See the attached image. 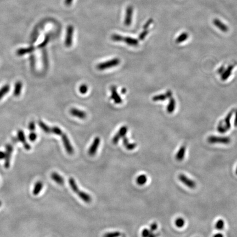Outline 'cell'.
<instances>
[{
    "label": "cell",
    "mask_w": 237,
    "mask_h": 237,
    "mask_svg": "<svg viewBox=\"0 0 237 237\" xmlns=\"http://www.w3.org/2000/svg\"><path fill=\"white\" fill-rule=\"evenodd\" d=\"M79 91H80V92L81 94H86L88 91V87L86 85H85V84L82 85L80 86L79 88Z\"/></svg>",
    "instance_id": "d590c367"
},
{
    "label": "cell",
    "mask_w": 237,
    "mask_h": 237,
    "mask_svg": "<svg viewBox=\"0 0 237 237\" xmlns=\"http://www.w3.org/2000/svg\"><path fill=\"white\" fill-rule=\"evenodd\" d=\"M37 138V135L35 133H31L29 136V139L30 141L34 142Z\"/></svg>",
    "instance_id": "ab89813d"
},
{
    "label": "cell",
    "mask_w": 237,
    "mask_h": 237,
    "mask_svg": "<svg viewBox=\"0 0 237 237\" xmlns=\"http://www.w3.org/2000/svg\"><path fill=\"white\" fill-rule=\"evenodd\" d=\"M6 158L5 162V167L6 169H8L10 166V162L11 159L12 153L13 151V148L11 144H7L6 146Z\"/></svg>",
    "instance_id": "ba28073f"
},
{
    "label": "cell",
    "mask_w": 237,
    "mask_h": 237,
    "mask_svg": "<svg viewBox=\"0 0 237 237\" xmlns=\"http://www.w3.org/2000/svg\"><path fill=\"white\" fill-rule=\"evenodd\" d=\"M158 228V225L156 222L152 223L150 226V230L152 232H154Z\"/></svg>",
    "instance_id": "60d3db41"
},
{
    "label": "cell",
    "mask_w": 237,
    "mask_h": 237,
    "mask_svg": "<svg viewBox=\"0 0 237 237\" xmlns=\"http://www.w3.org/2000/svg\"><path fill=\"white\" fill-rule=\"evenodd\" d=\"M149 33V31L147 30H144L143 31H142L141 33L139 34V40L142 41L144 39H145L147 36V35H148V33Z\"/></svg>",
    "instance_id": "8d00e7d4"
},
{
    "label": "cell",
    "mask_w": 237,
    "mask_h": 237,
    "mask_svg": "<svg viewBox=\"0 0 237 237\" xmlns=\"http://www.w3.org/2000/svg\"><path fill=\"white\" fill-rule=\"evenodd\" d=\"M73 0H65L64 3L67 6H70L72 5Z\"/></svg>",
    "instance_id": "bcb514c9"
},
{
    "label": "cell",
    "mask_w": 237,
    "mask_h": 237,
    "mask_svg": "<svg viewBox=\"0 0 237 237\" xmlns=\"http://www.w3.org/2000/svg\"><path fill=\"white\" fill-rule=\"evenodd\" d=\"M120 63V60L118 58H114L111 59L110 61H107L105 62H103L100 63L97 65V69L100 70H103L111 68L113 67L118 66Z\"/></svg>",
    "instance_id": "7a4b0ae2"
},
{
    "label": "cell",
    "mask_w": 237,
    "mask_h": 237,
    "mask_svg": "<svg viewBox=\"0 0 237 237\" xmlns=\"http://www.w3.org/2000/svg\"><path fill=\"white\" fill-rule=\"evenodd\" d=\"M29 129L31 131H33L35 130V124L34 123V122H30L29 125Z\"/></svg>",
    "instance_id": "7bdbcfd3"
},
{
    "label": "cell",
    "mask_w": 237,
    "mask_h": 237,
    "mask_svg": "<svg viewBox=\"0 0 237 237\" xmlns=\"http://www.w3.org/2000/svg\"><path fill=\"white\" fill-rule=\"evenodd\" d=\"M122 237H125V234H123V235H122Z\"/></svg>",
    "instance_id": "11a10c76"
},
{
    "label": "cell",
    "mask_w": 237,
    "mask_h": 237,
    "mask_svg": "<svg viewBox=\"0 0 237 237\" xmlns=\"http://www.w3.org/2000/svg\"><path fill=\"white\" fill-rule=\"evenodd\" d=\"M225 227V222L222 219H220L217 221L215 225V228L219 231H221Z\"/></svg>",
    "instance_id": "f546056e"
},
{
    "label": "cell",
    "mask_w": 237,
    "mask_h": 237,
    "mask_svg": "<svg viewBox=\"0 0 237 237\" xmlns=\"http://www.w3.org/2000/svg\"><path fill=\"white\" fill-rule=\"evenodd\" d=\"M213 237H223V235L222 234H221V233H217V234H215Z\"/></svg>",
    "instance_id": "f907efd6"
},
{
    "label": "cell",
    "mask_w": 237,
    "mask_h": 237,
    "mask_svg": "<svg viewBox=\"0 0 237 237\" xmlns=\"http://www.w3.org/2000/svg\"><path fill=\"white\" fill-rule=\"evenodd\" d=\"M217 131H219V133H225L227 131V130H226L225 126H223L221 122L219 123V124L217 126Z\"/></svg>",
    "instance_id": "e575fe53"
},
{
    "label": "cell",
    "mask_w": 237,
    "mask_h": 237,
    "mask_svg": "<svg viewBox=\"0 0 237 237\" xmlns=\"http://www.w3.org/2000/svg\"><path fill=\"white\" fill-rule=\"evenodd\" d=\"M6 158V152L0 151V160L5 159Z\"/></svg>",
    "instance_id": "ee69618b"
},
{
    "label": "cell",
    "mask_w": 237,
    "mask_h": 237,
    "mask_svg": "<svg viewBox=\"0 0 237 237\" xmlns=\"http://www.w3.org/2000/svg\"><path fill=\"white\" fill-rule=\"evenodd\" d=\"M33 50H34L33 47H30L28 48H20L17 51V55H24L25 54H28V53L32 52Z\"/></svg>",
    "instance_id": "603a6c76"
},
{
    "label": "cell",
    "mask_w": 237,
    "mask_h": 237,
    "mask_svg": "<svg viewBox=\"0 0 237 237\" xmlns=\"http://www.w3.org/2000/svg\"><path fill=\"white\" fill-rule=\"evenodd\" d=\"M213 24L223 33H227L229 29L228 27L218 19H214L213 20Z\"/></svg>",
    "instance_id": "4fadbf2b"
},
{
    "label": "cell",
    "mask_w": 237,
    "mask_h": 237,
    "mask_svg": "<svg viewBox=\"0 0 237 237\" xmlns=\"http://www.w3.org/2000/svg\"><path fill=\"white\" fill-rule=\"evenodd\" d=\"M23 83L20 81H17L15 85V88L14 91V95L15 96H19L21 94V91L22 89Z\"/></svg>",
    "instance_id": "d4e9b609"
},
{
    "label": "cell",
    "mask_w": 237,
    "mask_h": 237,
    "mask_svg": "<svg viewBox=\"0 0 237 237\" xmlns=\"http://www.w3.org/2000/svg\"><path fill=\"white\" fill-rule=\"evenodd\" d=\"M122 234L120 232L115 231L108 232L104 234L103 237H119L121 236Z\"/></svg>",
    "instance_id": "1f68e13d"
},
{
    "label": "cell",
    "mask_w": 237,
    "mask_h": 237,
    "mask_svg": "<svg viewBox=\"0 0 237 237\" xmlns=\"http://www.w3.org/2000/svg\"><path fill=\"white\" fill-rule=\"evenodd\" d=\"M160 236V233H155L153 232H152L149 237H158Z\"/></svg>",
    "instance_id": "f6af8a7d"
},
{
    "label": "cell",
    "mask_w": 237,
    "mask_h": 237,
    "mask_svg": "<svg viewBox=\"0 0 237 237\" xmlns=\"http://www.w3.org/2000/svg\"><path fill=\"white\" fill-rule=\"evenodd\" d=\"M51 177L55 182L59 185H63L64 184V180L63 177L57 172H52L51 175Z\"/></svg>",
    "instance_id": "9a60e30c"
},
{
    "label": "cell",
    "mask_w": 237,
    "mask_h": 237,
    "mask_svg": "<svg viewBox=\"0 0 237 237\" xmlns=\"http://www.w3.org/2000/svg\"><path fill=\"white\" fill-rule=\"evenodd\" d=\"M69 183L70 187L72 188V190L77 194L80 197V198L82 199L83 201H84L86 203H89L91 202V197L87 193L81 191L79 189L76 182L74 180V178H73L72 177H70L69 179Z\"/></svg>",
    "instance_id": "6da1fadb"
},
{
    "label": "cell",
    "mask_w": 237,
    "mask_h": 237,
    "mask_svg": "<svg viewBox=\"0 0 237 237\" xmlns=\"http://www.w3.org/2000/svg\"><path fill=\"white\" fill-rule=\"evenodd\" d=\"M122 39H123V36H122L120 35H118V34H113L111 36V39L113 41H116V42L122 41Z\"/></svg>",
    "instance_id": "836d02e7"
},
{
    "label": "cell",
    "mask_w": 237,
    "mask_h": 237,
    "mask_svg": "<svg viewBox=\"0 0 237 237\" xmlns=\"http://www.w3.org/2000/svg\"><path fill=\"white\" fill-rule=\"evenodd\" d=\"M18 140L23 143V145L25 148V149L27 150H29L31 149V147L29 144L27 142L25 136L24 135V133L22 130H19L18 132Z\"/></svg>",
    "instance_id": "7c38bea8"
},
{
    "label": "cell",
    "mask_w": 237,
    "mask_h": 237,
    "mask_svg": "<svg viewBox=\"0 0 237 237\" xmlns=\"http://www.w3.org/2000/svg\"><path fill=\"white\" fill-rule=\"evenodd\" d=\"M176 101H175V99L173 98L172 97L170 98L169 103V104L167 107V108H166L167 111L169 113H172L175 111V108H176Z\"/></svg>",
    "instance_id": "7402d4cb"
},
{
    "label": "cell",
    "mask_w": 237,
    "mask_h": 237,
    "mask_svg": "<svg viewBox=\"0 0 237 237\" xmlns=\"http://www.w3.org/2000/svg\"><path fill=\"white\" fill-rule=\"evenodd\" d=\"M51 133H53L57 135H61L62 133H63L61 128H59V127H57V126H55V127H52L51 128Z\"/></svg>",
    "instance_id": "d6a6232c"
},
{
    "label": "cell",
    "mask_w": 237,
    "mask_h": 237,
    "mask_svg": "<svg viewBox=\"0 0 237 237\" xmlns=\"http://www.w3.org/2000/svg\"><path fill=\"white\" fill-rule=\"evenodd\" d=\"M122 41L132 46H136L138 44V40L131 37H123Z\"/></svg>",
    "instance_id": "ffe728a7"
},
{
    "label": "cell",
    "mask_w": 237,
    "mask_h": 237,
    "mask_svg": "<svg viewBox=\"0 0 237 237\" xmlns=\"http://www.w3.org/2000/svg\"><path fill=\"white\" fill-rule=\"evenodd\" d=\"M153 22V19L152 18H150L149 19H148L143 25L144 30H147V29L149 28V26L152 24Z\"/></svg>",
    "instance_id": "f35d334b"
},
{
    "label": "cell",
    "mask_w": 237,
    "mask_h": 237,
    "mask_svg": "<svg viewBox=\"0 0 237 237\" xmlns=\"http://www.w3.org/2000/svg\"><path fill=\"white\" fill-rule=\"evenodd\" d=\"M61 136L63 143L66 152L69 155L73 154L74 149H73V147H72V144L70 143L67 135L65 133H62Z\"/></svg>",
    "instance_id": "5b68a950"
},
{
    "label": "cell",
    "mask_w": 237,
    "mask_h": 237,
    "mask_svg": "<svg viewBox=\"0 0 237 237\" xmlns=\"http://www.w3.org/2000/svg\"><path fill=\"white\" fill-rule=\"evenodd\" d=\"M233 68V66H229L227 68V69L225 70V71L223 72L221 75V80L222 81H226L228 79V78L231 76Z\"/></svg>",
    "instance_id": "ac0fdd59"
},
{
    "label": "cell",
    "mask_w": 237,
    "mask_h": 237,
    "mask_svg": "<svg viewBox=\"0 0 237 237\" xmlns=\"http://www.w3.org/2000/svg\"><path fill=\"white\" fill-rule=\"evenodd\" d=\"M39 125L44 133H51V128L49 126H48L47 125H46L44 122L42 121H39Z\"/></svg>",
    "instance_id": "83f0119b"
},
{
    "label": "cell",
    "mask_w": 237,
    "mask_h": 237,
    "mask_svg": "<svg viewBox=\"0 0 237 237\" xmlns=\"http://www.w3.org/2000/svg\"><path fill=\"white\" fill-rule=\"evenodd\" d=\"M48 41H49V36H47L46 37L45 40L44 41V42H42L41 44L39 46V47H44V46H45L47 44V42H48Z\"/></svg>",
    "instance_id": "b9f144b4"
},
{
    "label": "cell",
    "mask_w": 237,
    "mask_h": 237,
    "mask_svg": "<svg viewBox=\"0 0 237 237\" xmlns=\"http://www.w3.org/2000/svg\"><path fill=\"white\" fill-rule=\"evenodd\" d=\"M167 98V97L166 94H160L159 95L155 96L154 97H153L152 99L154 102H158V101H164Z\"/></svg>",
    "instance_id": "f1b7e54d"
},
{
    "label": "cell",
    "mask_w": 237,
    "mask_h": 237,
    "mask_svg": "<svg viewBox=\"0 0 237 237\" xmlns=\"http://www.w3.org/2000/svg\"><path fill=\"white\" fill-rule=\"evenodd\" d=\"M224 71H225V68H224L223 66H222V67H221L219 69L218 72H219V73H220V74H222Z\"/></svg>",
    "instance_id": "c3c4849f"
},
{
    "label": "cell",
    "mask_w": 237,
    "mask_h": 237,
    "mask_svg": "<svg viewBox=\"0 0 237 237\" xmlns=\"http://www.w3.org/2000/svg\"><path fill=\"white\" fill-rule=\"evenodd\" d=\"M151 233H152V231L149 229L144 228L142 232V237H149Z\"/></svg>",
    "instance_id": "74e56055"
},
{
    "label": "cell",
    "mask_w": 237,
    "mask_h": 237,
    "mask_svg": "<svg viewBox=\"0 0 237 237\" xmlns=\"http://www.w3.org/2000/svg\"><path fill=\"white\" fill-rule=\"evenodd\" d=\"M74 28L72 25H69L66 29V38L65 40V45L67 47L72 46V42Z\"/></svg>",
    "instance_id": "8992f818"
},
{
    "label": "cell",
    "mask_w": 237,
    "mask_h": 237,
    "mask_svg": "<svg viewBox=\"0 0 237 237\" xmlns=\"http://www.w3.org/2000/svg\"><path fill=\"white\" fill-rule=\"evenodd\" d=\"M123 144L125 147L128 150H133V149H135L137 147V144L130 143L128 141V139L126 136H124L123 137Z\"/></svg>",
    "instance_id": "e0dca14e"
},
{
    "label": "cell",
    "mask_w": 237,
    "mask_h": 237,
    "mask_svg": "<svg viewBox=\"0 0 237 237\" xmlns=\"http://www.w3.org/2000/svg\"><path fill=\"white\" fill-rule=\"evenodd\" d=\"M236 175H237V168H236Z\"/></svg>",
    "instance_id": "f5cc1de1"
},
{
    "label": "cell",
    "mask_w": 237,
    "mask_h": 237,
    "mask_svg": "<svg viewBox=\"0 0 237 237\" xmlns=\"http://www.w3.org/2000/svg\"><path fill=\"white\" fill-rule=\"evenodd\" d=\"M234 126L236 127H237V110L236 113V116H235V119H234Z\"/></svg>",
    "instance_id": "681fc988"
},
{
    "label": "cell",
    "mask_w": 237,
    "mask_h": 237,
    "mask_svg": "<svg viewBox=\"0 0 237 237\" xmlns=\"http://www.w3.org/2000/svg\"><path fill=\"white\" fill-rule=\"evenodd\" d=\"M234 113V110H232L231 111H230L227 115L226 116L225 119V127L226 128V130H229L231 125V119L232 116L233 115V113Z\"/></svg>",
    "instance_id": "44dd1931"
},
{
    "label": "cell",
    "mask_w": 237,
    "mask_h": 237,
    "mask_svg": "<svg viewBox=\"0 0 237 237\" xmlns=\"http://www.w3.org/2000/svg\"><path fill=\"white\" fill-rule=\"evenodd\" d=\"M186 152V147L184 145H183L177 152L176 156H175L176 159L179 161H181L183 160L185 156Z\"/></svg>",
    "instance_id": "2e32d148"
},
{
    "label": "cell",
    "mask_w": 237,
    "mask_h": 237,
    "mask_svg": "<svg viewBox=\"0 0 237 237\" xmlns=\"http://www.w3.org/2000/svg\"><path fill=\"white\" fill-rule=\"evenodd\" d=\"M1 205H2V202L0 201V206H1Z\"/></svg>",
    "instance_id": "db71d44e"
},
{
    "label": "cell",
    "mask_w": 237,
    "mask_h": 237,
    "mask_svg": "<svg viewBox=\"0 0 237 237\" xmlns=\"http://www.w3.org/2000/svg\"><path fill=\"white\" fill-rule=\"evenodd\" d=\"M70 113L72 115L81 119H84L86 117V113L85 111L79 110L76 108H72L70 110Z\"/></svg>",
    "instance_id": "5bb4252c"
},
{
    "label": "cell",
    "mask_w": 237,
    "mask_h": 237,
    "mask_svg": "<svg viewBox=\"0 0 237 237\" xmlns=\"http://www.w3.org/2000/svg\"><path fill=\"white\" fill-rule=\"evenodd\" d=\"M175 224L177 227L182 228L185 225V221L182 217H178L175 220Z\"/></svg>",
    "instance_id": "4dcf8cb0"
},
{
    "label": "cell",
    "mask_w": 237,
    "mask_h": 237,
    "mask_svg": "<svg viewBox=\"0 0 237 237\" xmlns=\"http://www.w3.org/2000/svg\"><path fill=\"white\" fill-rule=\"evenodd\" d=\"M166 96H167V98H170L172 97V92L170 91H167L166 92Z\"/></svg>",
    "instance_id": "7dc6e473"
},
{
    "label": "cell",
    "mask_w": 237,
    "mask_h": 237,
    "mask_svg": "<svg viewBox=\"0 0 237 237\" xmlns=\"http://www.w3.org/2000/svg\"><path fill=\"white\" fill-rule=\"evenodd\" d=\"M208 142L211 144L221 143L228 144L231 143V139L229 137H217L214 136H211L208 138Z\"/></svg>",
    "instance_id": "3957f363"
},
{
    "label": "cell",
    "mask_w": 237,
    "mask_h": 237,
    "mask_svg": "<svg viewBox=\"0 0 237 237\" xmlns=\"http://www.w3.org/2000/svg\"><path fill=\"white\" fill-rule=\"evenodd\" d=\"M133 7L132 6H128L126 10V15H125V18L124 20L125 25L126 26H130L133 21Z\"/></svg>",
    "instance_id": "9c48e42d"
},
{
    "label": "cell",
    "mask_w": 237,
    "mask_h": 237,
    "mask_svg": "<svg viewBox=\"0 0 237 237\" xmlns=\"http://www.w3.org/2000/svg\"><path fill=\"white\" fill-rule=\"evenodd\" d=\"M111 98L113 99L114 102L116 104H121L122 102V99L119 96V94H117V91H116V86H111Z\"/></svg>",
    "instance_id": "8fae6325"
},
{
    "label": "cell",
    "mask_w": 237,
    "mask_h": 237,
    "mask_svg": "<svg viewBox=\"0 0 237 237\" xmlns=\"http://www.w3.org/2000/svg\"><path fill=\"white\" fill-rule=\"evenodd\" d=\"M100 141V138L98 137H97L94 138L93 143L88 149V154L90 156H94L96 154L99 147Z\"/></svg>",
    "instance_id": "30bf717a"
},
{
    "label": "cell",
    "mask_w": 237,
    "mask_h": 237,
    "mask_svg": "<svg viewBox=\"0 0 237 237\" xmlns=\"http://www.w3.org/2000/svg\"><path fill=\"white\" fill-rule=\"evenodd\" d=\"M43 183L41 181H38L35 183L33 193L34 195H39L43 188Z\"/></svg>",
    "instance_id": "d6986e66"
},
{
    "label": "cell",
    "mask_w": 237,
    "mask_h": 237,
    "mask_svg": "<svg viewBox=\"0 0 237 237\" xmlns=\"http://www.w3.org/2000/svg\"><path fill=\"white\" fill-rule=\"evenodd\" d=\"M178 180L184 184L186 186L191 189H194L196 187V183L192 179L188 178L184 174H180L178 175Z\"/></svg>",
    "instance_id": "277c9868"
},
{
    "label": "cell",
    "mask_w": 237,
    "mask_h": 237,
    "mask_svg": "<svg viewBox=\"0 0 237 237\" xmlns=\"http://www.w3.org/2000/svg\"><path fill=\"white\" fill-rule=\"evenodd\" d=\"M189 35L187 33H183L180 35L178 36V38L176 40V42L177 44H180L183 42L187 40V39L188 38Z\"/></svg>",
    "instance_id": "4316f807"
},
{
    "label": "cell",
    "mask_w": 237,
    "mask_h": 237,
    "mask_svg": "<svg viewBox=\"0 0 237 237\" xmlns=\"http://www.w3.org/2000/svg\"><path fill=\"white\" fill-rule=\"evenodd\" d=\"M122 94H126V89L125 88H123L122 89Z\"/></svg>",
    "instance_id": "816d5d0a"
},
{
    "label": "cell",
    "mask_w": 237,
    "mask_h": 237,
    "mask_svg": "<svg viewBox=\"0 0 237 237\" xmlns=\"http://www.w3.org/2000/svg\"><path fill=\"white\" fill-rule=\"evenodd\" d=\"M148 178L145 175H139L137 178H136V182L138 184V185L139 186H143L144 184H145L147 182Z\"/></svg>",
    "instance_id": "cb8c5ba5"
},
{
    "label": "cell",
    "mask_w": 237,
    "mask_h": 237,
    "mask_svg": "<svg viewBox=\"0 0 237 237\" xmlns=\"http://www.w3.org/2000/svg\"><path fill=\"white\" fill-rule=\"evenodd\" d=\"M127 130H128V128L126 126H122L120 128V129L119 130V131H118V133L116 134L114 137L113 138V140H112L113 143L114 144L117 143L121 138H123L124 136H125L126 134L127 133Z\"/></svg>",
    "instance_id": "52a82bcc"
},
{
    "label": "cell",
    "mask_w": 237,
    "mask_h": 237,
    "mask_svg": "<svg viewBox=\"0 0 237 237\" xmlns=\"http://www.w3.org/2000/svg\"><path fill=\"white\" fill-rule=\"evenodd\" d=\"M10 90V86L9 85H5L0 89V99H2L6 94Z\"/></svg>",
    "instance_id": "484cf974"
}]
</instances>
